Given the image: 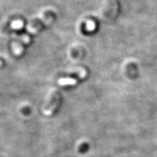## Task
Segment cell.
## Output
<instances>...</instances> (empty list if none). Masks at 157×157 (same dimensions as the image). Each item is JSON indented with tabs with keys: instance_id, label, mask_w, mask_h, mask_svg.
Masks as SVG:
<instances>
[{
	"instance_id": "obj_1",
	"label": "cell",
	"mask_w": 157,
	"mask_h": 157,
	"mask_svg": "<svg viewBox=\"0 0 157 157\" xmlns=\"http://www.w3.org/2000/svg\"><path fill=\"white\" fill-rule=\"evenodd\" d=\"M59 103V95L56 94L52 98L51 101L48 104V105L43 111V113L47 116L51 115L55 110L56 109Z\"/></svg>"
},
{
	"instance_id": "obj_2",
	"label": "cell",
	"mask_w": 157,
	"mask_h": 157,
	"mask_svg": "<svg viewBox=\"0 0 157 157\" xmlns=\"http://www.w3.org/2000/svg\"><path fill=\"white\" fill-rule=\"evenodd\" d=\"M77 80L75 78H71V77H63L60 78L58 80V84L60 86H71L75 85L77 83Z\"/></svg>"
},
{
	"instance_id": "obj_3",
	"label": "cell",
	"mask_w": 157,
	"mask_h": 157,
	"mask_svg": "<svg viewBox=\"0 0 157 157\" xmlns=\"http://www.w3.org/2000/svg\"><path fill=\"white\" fill-rule=\"evenodd\" d=\"M11 27L14 29H21L23 28V22L21 21H15L12 22Z\"/></svg>"
},
{
	"instance_id": "obj_4",
	"label": "cell",
	"mask_w": 157,
	"mask_h": 157,
	"mask_svg": "<svg viewBox=\"0 0 157 157\" xmlns=\"http://www.w3.org/2000/svg\"><path fill=\"white\" fill-rule=\"evenodd\" d=\"M94 26V24H93V22H88V24H87V25H86V28H87L88 30H89V31L92 30V29L94 28V26Z\"/></svg>"
}]
</instances>
